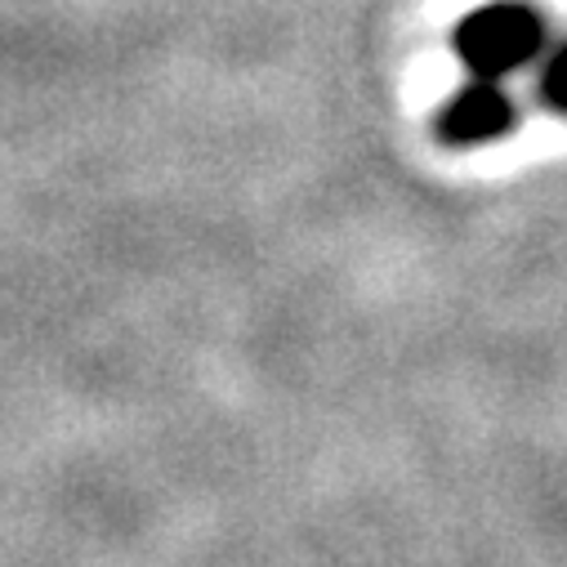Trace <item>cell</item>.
<instances>
[{
	"label": "cell",
	"instance_id": "obj_1",
	"mask_svg": "<svg viewBox=\"0 0 567 567\" xmlns=\"http://www.w3.org/2000/svg\"><path fill=\"white\" fill-rule=\"evenodd\" d=\"M452 45L470 76L505 81L509 72L545 54V19L527 0H492V6H478L456 23Z\"/></svg>",
	"mask_w": 567,
	"mask_h": 567
},
{
	"label": "cell",
	"instance_id": "obj_3",
	"mask_svg": "<svg viewBox=\"0 0 567 567\" xmlns=\"http://www.w3.org/2000/svg\"><path fill=\"white\" fill-rule=\"evenodd\" d=\"M536 99H540V107H549V112L567 116V41H558V45L540 59Z\"/></svg>",
	"mask_w": 567,
	"mask_h": 567
},
{
	"label": "cell",
	"instance_id": "obj_2",
	"mask_svg": "<svg viewBox=\"0 0 567 567\" xmlns=\"http://www.w3.org/2000/svg\"><path fill=\"white\" fill-rule=\"evenodd\" d=\"M514 99L501 81L492 76H470L443 107H439V138L452 148H478V144H496L514 130Z\"/></svg>",
	"mask_w": 567,
	"mask_h": 567
}]
</instances>
